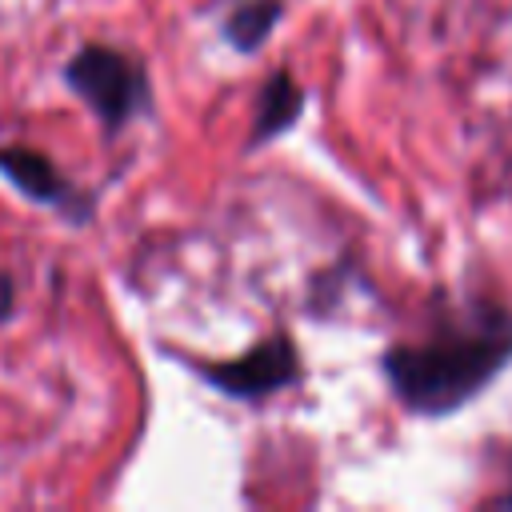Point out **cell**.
Returning a JSON list of instances; mask_svg holds the SVG:
<instances>
[{
	"mask_svg": "<svg viewBox=\"0 0 512 512\" xmlns=\"http://www.w3.org/2000/svg\"><path fill=\"white\" fill-rule=\"evenodd\" d=\"M284 16V0H236L220 20V36L236 52H260Z\"/></svg>",
	"mask_w": 512,
	"mask_h": 512,
	"instance_id": "obj_6",
	"label": "cell"
},
{
	"mask_svg": "<svg viewBox=\"0 0 512 512\" xmlns=\"http://www.w3.org/2000/svg\"><path fill=\"white\" fill-rule=\"evenodd\" d=\"M64 84L80 96L108 132H120L128 120L152 108V80L132 56L112 44H80L64 60Z\"/></svg>",
	"mask_w": 512,
	"mask_h": 512,
	"instance_id": "obj_2",
	"label": "cell"
},
{
	"mask_svg": "<svg viewBox=\"0 0 512 512\" xmlns=\"http://www.w3.org/2000/svg\"><path fill=\"white\" fill-rule=\"evenodd\" d=\"M496 504H500V508H512V488H508V492H504V496H500Z\"/></svg>",
	"mask_w": 512,
	"mask_h": 512,
	"instance_id": "obj_8",
	"label": "cell"
},
{
	"mask_svg": "<svg viewBox=\"0 0 512 512\" xmlns=\"http://www.w3.org/2000/svg\"><path fill=\"white\" fill-rule=\"evenodd\" d=\"M16 312V280L0 268V324H8Z\"/></svg>",
	"mask_w": 512,
	"mask_h": 512,
	"instance_id": "obj_7",
	"label": "cell"
},
{
	"mask_svg": "<svg viewBox=\"0 0 512 512\" xmlns=\"http://www.w3.org/2000/svg\"><path fill=\"white\" fill-rule=\"evenodd\" d=\"M512 364V312L468 304L464 320H444L424 340L388 344L380 368L392 396L416 416H448L476 400Z\"/></svg>",
	"mask_w": 512,
	"mask_h": 512,
	"instance_id": "obj_1",
	"label": "cell"
},
{
	"mask_svg": "<svg viewBox=\"0 0 512 512\" xmlns=\"http://www.w3.org/2000/svg\"><path fill=\"white\" fill-rule=\"evenodd\" d=\"M304 112V88L296 84V76L288 68H276L256 96V116H252V132H248V148H260L276 136H284Z\"/></svg>",
	"mask_w": 512,
	"mask_h": 512,
	"instance_id": "obj_5",
	"label": "cell"
},
{
	"mask_svg": "<svg viewBox=\"0 0 512 512\" xmlns=\"http://www.w3.org/2000/svg\"><path fill=\"white\" fill-rule=\"evenodd\" d=\"M196 372L216 392H224L232 400H264L300 380V356H296V344L288 332H272V336L256 340L248 352H240L232 360H208Z\"/></svg>",
	"mask_w": 512,
	"mask_h": 512,
	"instance_id": "obj_3",
	"label": "cell"
},
{
	"mask_svg": "<svg viewBox=\"0 0 512 512\" xmlns=\"http://www.w3.org/2000/svg\"><path fill=\"white\" fill-rule=\"evenodd\" d=\"M0 176L20 192L28 196L32 204H44V208H56L64 212L72 224L88 220L92 216V196L80 192L60 168L52 156L28 148V144H0Z\"/></svg>",
	"mask_w": 512,
	"mask_h": 512,
	"instance_id": "obj_4",
	"label": "cell"
}]
</instances>
